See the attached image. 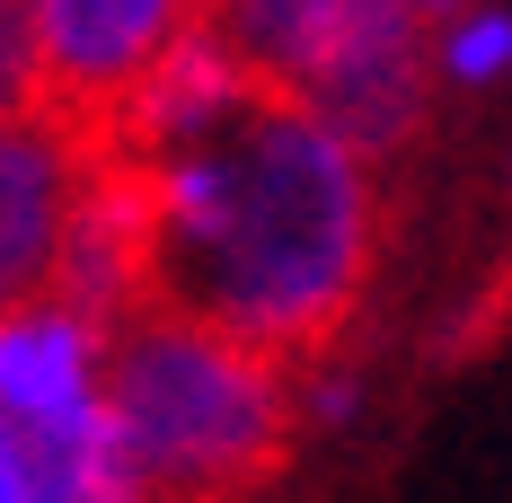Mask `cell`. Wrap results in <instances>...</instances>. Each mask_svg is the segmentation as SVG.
<instances>
[{
  "instance_id": "277c9868",
  "label": "cell",
  "mask_w": 512,
  "mask_h": 503,
  "mask_svg": "<svg viewBox=\"0 0 512 503\" xmlns=\"http://www.w3.org/2000/svg\"><path fill=\"white\" fill-rule=\"evenodd\" d=\"M45 98V0H0V124H27Z\"/></svg>"
},
{
  "instance_id": "5b68a950",
  "label": "cell",
  "mask_w": 512,
  "mask_h": 503,
  "mask_svg": "<svg viewBox=\"0 0 512 503\" xmlns=\"http://www.w3.org/2000/svg\"><path fill=\"white\" fill-rule=\"evenodd\" d=\"M442 62H451L460 80H477V71H495V62H512V27H504V18H468L460 36L442 45Z\"/></svg>"
},
{
  "instance_id": "6da1fadb",
  "label": "cell",
  "mask_w": 512,
  "mask_h": 503,
  "mask_svg": "<svg viewBox=\"0 0 512 503\" xmlns=\"http://www.w3.org/2000/svg\"><path fill=\"white\" fill-rule=\"evenodd\" d=\"M133 168H151L159 203L151 309L221 327L283 371L345 336L371 274V195L327 124L248 80L204 133Z\"/></svg>"
},
{
  "instance_id": "7a4b0ae2",
  "label": "cell",
  "mask_w": 512,
  "mask_h": 503,
  "mask_svg": "<svg viewBox=\"0 0 512 503\" xmlns=\"http://www.w3.org/2000/svg\"><path fill=\"white\" fill-rule=\"evenodd\" d=\"M292 380L221 327L142 309L106 345V424L133 503H256L292 451Z\"/></svg>"
},
{
  "instance_id": "3957f363",
  "label": "cell",
  "mask_w": 512,
  "mask_h": 503,
  "mask_svg": "<svg viewBox=\"0 0 512 503\" xmlns=\"http://www.w3.org/2000/svg\"><path fill=\"white\" fill-rule=\"evenodd\" d=\"M204 27V0H45V98L36 115L62 124L89 159L115 151L133 98L159 62Z\"/></svg>"
},
{
  "instance_id": "8992f818",
  "label": "cell",
  "mask_w": 512,
  "mask_h": 503,
  "mask_svg": "<svg viewBox=\"0 0 512 503\" xmlns=\"http://www.w3.org/2000/svg\"><path fill=\"white\" fill-rule=\"evenodd\" d=\"M407 9H415V18H433V9H460V0H407Z\"/></svg>"
}]
</instances>
